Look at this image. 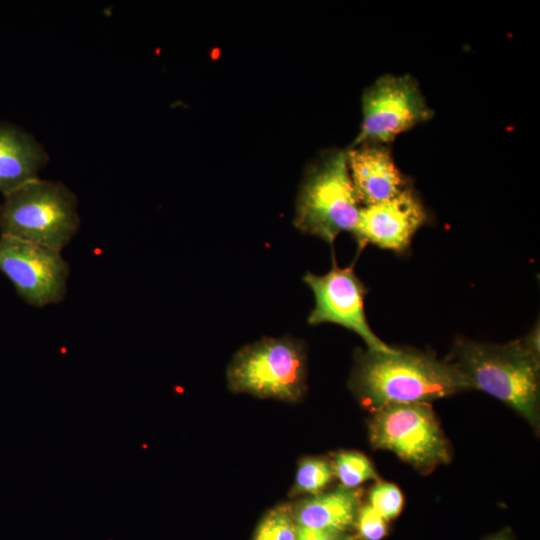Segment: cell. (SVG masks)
<instances>
[{"mask_svg":"<svg viewBox=\"0 0 540 540\" xmlns=\"http://www.w3.org/2000/svg\"><path fill=\"white\" fill-rule=\"evenodd\" d=\"M350 384L361 403L372 411L393 404L429 403L471 389L453 362L399 349L361 352Z\"/></svg>","mask_w":540,"mask_h":540,"instance_id":"obj_1","label":"cell"},{"mask_svg":"<svg viewBox=\"0 0 540 540\" xmlns=\"http://www.w3.org/2000/svg\"><path fill=\"white\" fill-rule=\"evenodd\" d=\"M453 363L471 389L504 402L532 427L539 426V330L525 339L489 344L464 338L453 349Z\"/></svg>","mask_w":540,"mask_h":540,"instance_id":"obj_2","label":"cell"},{"mask_svg":"<svg viewBox=\"0 0 540 540\" xmlns=\"http://www.w3.org/2000/svg\"><path fill=\"white\" fill-rule=\"evenodd\" d=\"M77 207L65 184L36 179L4 195L0 233L61 252L80 228Z\"/></svg>","mask_w":540,"mask_h":540,"instance_id":"obj_3","label":"cell"},{"mask_svg":"<svg viewBox=\"0 0 540 540\" xmlns=\"http://www.w3.org/2000/svg\"><path fill=\"white\" fill-rule=\"evenodd\" d=\"M344 151L333 150L314 162L305 174L294 225L330 245L342 232H354L360 213Z\"/></svg>","mask_w":540,"mask_h":540,"instance_id":"obj_4","label":"cell"},{"mask_svg":"<svg viewBox=\"0 0 540 540\" xmlns=\"http://www.w3.org/2000/svg\"><path fill=\"white\" fill-rule=\"evenodd\" d=\"M227 380L234 392L295 402L306 389L304 345L288 336L247 345L234 355Z\"/></svg>","mask_w":540,"mask_h":540,"instance_id":"obj_5","label":"cell"},{"mask_svg":"<svg viewBox=\"0 0 540 540\" xmlns=\"http://www.w3.org/2000/svg\"><path fill=\"white\" fill-rule=\"evenodd\" d=\"M369 439L421 472L447 464L451 447L429 403L393 404L372 411Z\"/></svg>","mask_w":540,"mask_h":540,"instance_id":"obj_6","label":"cell"},{"mask_svg":"<svg viewBox=\"0 0 540 540\" xmlns=\"http://www.w3.org/2000/svg\"><path fill=\"white\" fill-rule=\"evenodd\" d=\"M362 108V126L353 146L384 145L433 115L418 84L408 75L379 78L364 92Z\"/></svg>","mask_w":540,"mask_h":540,"instance_id":"obj_7","label":"cell"},{"mask_svg":"<svg viewBox=\"0 0 540 540\" xmlns=\"http://www.w3.org/2000/svg\"><path fill=\"white\" fill-rule=\"evenodd\" d=\"M0 272L30 306L43 308L66 297L70 267L61 252L0 235Z\"/></svg>","mask_w":540,"mask_h":540,"instance_id":"obj_8","label":"cell"},{"mask_svg":"<svg viewBox=\"0 0 540 540\" xmlns=\"http://www.w3.org/2000/svg\"><path fill=\"white\" fill-rule=\"evenodd\" d=\"M303 281L310 287L315 297V307L308 316V324L335 323L358 334L370 350L380 352L395 350L371 330L364 312L367 289L351 266L340 268L333 260L328 273L315 275L307 272L303 276Z\"/></svg>","mask_w":540,"mask_h":540,"instance_id":"obj_9","label":"cell"},{"mask_svg":"<svg viewBox=\"0 0 540 540\" xmlns=\"http://www.w3.org/2000/svg\"><path fill=\"white\" fill-rule=\"evenodd\" d=\"M428 220L420 198L407 187L388 200L361 208L354 234L360 244L371 243L402 253Z\"/></svg>","mask_w":540,"mask_h":540,"instance_id":"obj_10","label":"cell"},{"mask_svg":"<svg viewBox=\"0 0 540 540\" xmlns=\"http://www.w3.org/2000/svg\"><path fill=\"white\" fill-rule=\"evenodd\" d=\"M346 154L350 178L359 203L365 206L377 204L409 187L386 146L360 144Z\"/></svg>","mask_w":540,"mask_h":540,"instance_id":"obj_11","label":"cell"},{"mask_svg":"<svg viewBox=\"0 0 540 540\" xmlns=\"http://www.w3.org/2000/svg\"><path fill=\"white\" fill-rule=\"evenodd\" d=\"M44 147L28 132L9 123H0V192L6 195L39 179L47 164Z\"/></svg>","mask_w":540,"mask_h":540,"instance_id":"obj_12","label":"cell"},{"mask_svg":"<svg viewBox=\"0 0 540 540\" xmlns=\"http://www.w3.org/2000/svg\"><path fill=\"white\" fill-rule=\"evenodd\" d=\"M360 491L340 486L292 506L297 525L325 531L349 532L360 508Z\"/></svg>","mask_w":540,"mask_h":540,"instance_id":"obj_13","label":"cell"},{"mask_svg":"<svg viewBox=\"0 0 540 540\" xmlns=\"http://www.w3.org/2000/svg\"><path fill=\"white\" fill-rule=\"evenodd\" d=\"M332 461L323 457H307L300 461L292 495H317L331 483L334 477Z\"/></svg>","mask_w":540,"mask_h":540,"instance_id":"obj_14","label":"cell"},{"mask_svg":"<svg viewBox=\"0 0 540 540\" xmlns=\"http://www.w3.org/2000/svg\"><path fill=\"white\" fill-rule=\"evenodd\" d=\"M334 475L345 488L355 489L368 480H378L379 476L371 461L356 451H340L332 461Z\"/></svg>","mask_w":540,"mask_h":540,"instance_id":"obj_15","label":"cell"},{"mask_svg":"<svg viewBox=\"0 0 540 540\" xmlns=\"http://www.w3.org/2000/svg\"><path fill=\"white\" fill-rule=\"evenodd\" d=\"M297 526L292 506L282 504L264 515L253 540H297Z\"/></svg>","mask_w":540,"mask_h":540,"instance_id":"obj_16","label":"cell"},{"mask_svg":"<svg viewBox=\"0 0 540 540\" xmlns=\"http://www.w3.org/2000/svg\"><path fill=\"white\" fill-rule=\"evenodd\" d=\"M369 505L388 521L400 514L403 496L396 485L377 482L369 492Z\"/></svg>","mask_w":540,"mask_h":540,"instance_id":"obj_17","label":"cell"},{"mask_svg":"<svg viewBox=\"0 0 540 540\" xmlns=\"http://www.w3.org/2000/svg\"><path fill=\"white\" fill-rule=\"evenodd\" d=\"M354 528L360 540H381L388 530L387 520L369 504L360 506Z\"/></svg>","mask_w":540,"mask_h":540,"instance_id":"obj_18","label":"cell"},{"mask_svg":"<svg viewBox=\"0 0 540 540\" xmlns=\"http://www.w3.org/2000/svg\"><path fill=\"white\" fill-rule=\"evenodd\" d=\"M297 540H356L349 532H333L297 526Z\"/></svg>","mask_w":540,"mask_h":540,"instance_id":"obj_19","label":"cell"},{"mask_svg":"<svg viewBox=\"0 0 540 540\" xmlns=\"http://www.w3.org/2000/svg\"><path fill=\"white\" fill-rule=\"evenodd\" d=\"M489 540H509L507 537H504V536H497V537H493Z\"/></svg>","mask_w":540,"mask_h":540,"instance_id":"obj_20","label":"cell"}]
</instances>
